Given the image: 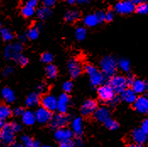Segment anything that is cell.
<instances>
[{
	"label": "cell",
	"instance_id": "obj_17",
	"mask_svg": "<svg viewBox=\"0 0 148 147\" xmlns=\"http://www.w3.org/2000/svg\"><path fill=\"white\" fill-rule=\"evenodd\" d=\"M120 94L121 100L129 104H134L137 99V94L131 88H127Z\"/></svg>",
	"mask_w": 148,
	"mask_h": 147
},
{
	"label": "cell",
	"instance_id": "obj_26",
	"mask_svg": "<svg viewBox=\"0 0 148 147\" xmlns=\"http://www.w3.org/2000/svg\"><path fill=\"white\" fill-rule=\"evenodd\" d=\"M80 18V13L76 10H69L64 15V20L69 23L75 22Z\"/></svg>",
	"mask_w": 148,
	"mask_h": 147
},
{
	"label": "cell",
	"instance_id": "obj_42",
	"mask_svg": "<svg viewBox=\"0 0 148 147\" xmlns=\"http://www.w3.org/2000/svg\"><path fill=\"white\" fill-rule=\"evenodd\" d=\"M42 2L43 6L51 9L53 6H54V4L56 3V0H42Z\"/></svg>",
	"mask_w": 148,
	"mask_h": 147
},
{
	"label": "cell",
	"instance_id": "obj_1",
	"mask_svg": "<svg viewBox=\"0 0 148 147\" xmlns=\"http://www.w3.org/2000/svg\"><path fill=\"white\" fill-rule=\"evenodd\" d=\"M101 71L104 74L105 77L112 78L114 76L117 68H118V62L115 58L111 55H107L103 58L100 62Z\"/></svg>",
	"mask_w": 148,
	"mask_h": 147
},
{
	"label": "cell",
	"instance_id": "obj_13",
	"mask_svg": "<svg viewBox=\"0 0 148 147\" xmlns=\"http://www.w3.org/2000/svg\"><path fill=\"white\" fill-rule=\"evenodd\" d=\"M134 108L137 112L148 114V96H140L134 103Z\"/></svg>",
	"mask_w": 148,
	"mask_h": 147
},
{
	"label": "cell",
	"instance_id": "obj_16",
	"mask_svg": "<svg viewBox=\"0 0 148 147\" xmlns=\"http://www.w3.org/2000/svg\"><path fill=\"white\" fill-rule=\"evenodd\" d=\"M94 117L97 121L105 123L108 119H110V112L108 108L105 106L97 107V109L94 112Z\"/></svg>",
	"mask_w": 148,
	"mask_h": 147
},
{
	"label": "cell",
	"instance_id": "obj_15",
	"mask_svg": "<svg viewBox=\"0 0 148 147\" xmlns=\"http://www.w3.org/2000/svg\"><path fill=\"white\" fill-rule=\"evenodd\" d=\"M69 101H70L69 97L66 93H64L58 96L57 105V111L58 112V113L65 114L67 112Z\"/></svg>",
	"mask_w": 148,
	"mask_h": 147
},
{
	"label": "cell",
	"instance_id": "obj_60",
	"mask_svg": "<svg viewBox=\"0 0 148 147\" xmlns=\"http://www.w3.org/2000/svg\"><path fill=\"white\" fill-rule=\"evenodd\" d=\"M1 26H2V23H1V21H0V27H1Z\"/></svg>",
	"mask_w": 148,
	"mask_h": 147
},
{
	"label": "cell",
	"instance_id": "obj_45",
	"mask_svg": "<svg viewBox=\"0 0 148 147\" xmlns=\"http://www.w3.org/2000/svg\"><path fill=\"white\" fill-rule=\"evenodd\" d=\"M58 147H75V144L72 140H68L64 142H60Z\"/></svg>",
	"mask_w": 148,
	"mask_h": 147
},
{
	"label": "cell",
	"instance_id": "obj_48",
	"mask_svg": "<svg viewBox=\"0 0 148 147\" xmlns=\"http://www.w3.org/2000/svg\"><path fill=\"white\" fill-rule=\"evenodd\" d=\"M95 14H96V15L98 18V20H99L100 22H103V21L105 20V12L97 11Z\"/></svg>",
	"mask_w": 148,
	"mask_h": 147
},
{
	"label": "cell",
	"instance_id": "obj_44",
	"mask_svg": "<svg viewBox=\"0 0 148 147\" xmlns=\"http://www.w3.org/2000/svg\"><path fill=\"white\" fill-rule=\"evenodd\" d=\"M140 129L147 135H148V119H145L140 126Z\"/></svg>",
	"mask_w": 148,
	"mask_h": 147
},
{
	"label": "cell",
	"instance_id": "obj_47",
	"mask_svg": "<svg viewBox=\"0 0 148 147\" xmlns=\"http://www.w3.org/2000/svg\"><path fill=\"white\" fill-rule=\"evenodd\" d=\"M38 4V0H27L25 3V5L32 7V8H36Z\"/></svg>",
	"mask_w": 148,
	"mask_h": 147
},
{
	"label": "cell",
	"instance_id": "obj_52",
	"mask_svg": "<svg viewBox=\"0 0 148 147\" xmlns=\"http://www.w3.org/2000/svg\"><path fill=\"white\" fill-rule=\"evenodd\" d=\"M130 1H131L134 4H136V5H138V4H140V3H144V2H147V0H130Z\"/></svg>",
	"mask_w": 148,
	"mask_h": 147
},
{
	"label": "cell",
	"instance_id": "obj_59",
	"mask_svg": "<svg viewBox=\"0 0 148 147\" xmlns=\"http://www.w3.org/2000/svg\"><path fill=\"white\" fill-rule=\"evenodd\" d=\"M40 147H53V146H41Z\"/></svg>",
	"mask_w": 148,
	"mask_h": 147
},
{
	"label": "cell",
	"instance_id": "obj_56",
	"mask_svg": "<svg viewBox=\"0 0 148 147\" xmlns=\"http://www.w3.org/2000/svg\"><path fill=\"white\" fill-rule=\"evenodd\" d=\"M12 147H25L22 144H14L12 145Z\"/></svg>",
	"mask_w": 148,
	"mask_h": 147
},
{
	"label": "cell",
	"instance_id": "obj_58",
	"mask_svg": "<svg viewBox=\"0 0 148 147\" xmlns=\"http://www.w3.org/2000/svg\"><path fill=\"white\" fill-rule=\"evenodd\" d=\"M4 124H5V123H4V121H2V120H0V129H1V128H2L4 126Z\"/></svg>",
	"mask_w": 148,
	"mask_h": 147
},
{
	"label": "cell",
	"instance_id": "obj_38",
	"mask_svg": "<svg viewBox=\"0 0 148 147\" xmlns=\"http://www.w3.org/2000/svg\"><path fill=\"white\" fill-rule=\"evenodd\" d=\"M14 60L16 61V63H17L18 65H20V66H21V67L25 66V65L28 63V59H27L25 56L22 55H19V56L17 57V58Z\"/></svg>",
	"mask_w": 148,
	"mask_h": 147
},
{
	"label": "cell",
	"instance_id": "obj_12",
	"mask_svg": "<svg viewBox=\"0 0 148 147\" xmlns=\"http://www.w3.org/2000/svg\"><path fill=\"white\" fill-rule=\"evenodd\" d=\"M68 71L72 78H76L82 72V67L80 61L76 59H71L68 62Z\"/></svg>",
	"mask_w": 148,
	"mask_h": 147
},
{
	"label": "cell",
	"instance_id": "obj_36",
	"mask_svg": "<svg viewBox=\"0 0 148 147\" xmlns=\"http://www.w3.org/2000/svg\"><path fill=\"white\" fill-rule=\"evenodd\" d=\"M53 56L51 53H48V52H45L41 56V60L43 63H45L47 65L48 64H51V62L53 61Z\"/></svg>",
	"mask_w": 148,
	"mask_h": 147
},
{
	"label": "cell",
	"instance_id": "obj_2",
	"mask_svg": "<svg viewBox=\"0 0 148 147\" xmlns=\"http://www.w3.org/2000/svg\"><path fill=\"white\" fill-rule=\"evenodd\" d=\"M85 71L88 74L90 83L93 87H98L103 85L106 77L102 71H100L97 68L92 65H86L85 67Z\"/></svg>",
	"mask_w": 148,
	"mask_h": 147
},
{
	"label": "cell",
	"instance_id": "obj_37",
	"mask_svg": "<svg viewBox=\"0 0 148 147\" xmlns=\"http://www.w3.org/2000/svg\"><path fill=\"white\" fill-rule=\"evenodd\" d=\"M105 126L108 128V129H110V130H116L118 128H119V123L116 122V121H114L113 119H108L105 123Z\"/></svg>",
	"mask_w": 148,
	"mask_h": 147
},
{
	"label": "cell",
	"instance_id": "obj_33",
	"mask_svg": "<svg viewBox=\"0 0 148 147\" xmlns=\"http://www.w3.org/2000/svg\"><path fill=\"white\" fill-rule=\"evenodd\" d=\"M86 29L83 26H80L75 30V37L79 40V41H82L86 38Z\"/></svg>",
	"mask_w": 148,
	"mask_h": 147
},
{
	"label": "cell",
	"instance_id": "obj_8",
	"mask_svg": "<svg viewBox=\"0 0 148 147\" xmlns=\"http://www.w3.org/2000/svg\"><path fill=\"white\" fill-rule=\"evenodd\" d=\"M42 106L47 109L50 112H54L57 110L58 105V98H56L53 94H45L41 99Z\"/></svg>",
	"mask_w": 148,
	"mask_h": 147
},
{
	"label": "cell",
	"instance_id": "obj_18",
	"mask_svg": "<svg viewBox=\"0 0 148 147\" xmlns=\"http://www.w3.org/2000/svg\"><path fill=\"white\" fill-rule=\"evenodd\" d=\"M131 139L135 142V144L143 145L147 140V135L140 128H136L131 134Z\"/></svg>",
	"mask_w": 148,
	"mask_h": 147
},
{
	"label": "cell",
	"instance_id": "obj_43",
	"mask_svg": "<svg viewBox=\"0 0 148 147\" xmlns=\"http://www.w3.org/2000/svg\"><path fill=\"white\" fill-rule=\"evenodd\" d=\"M13 71H14V68L10 67V66H8V67H6L3 69V75L4 76V77H6V76H10V75H11L12 73H13Z\"/></svg>",
	"mask_w": 148,
	"mask_h": 147
},
{
	"label": "cell",
	"instance_id": "obj_4",
	"mask_svg": "<svg viewBox=\"0 0 148 147\" xmlns=\"http://www.w3.org/2000/svg\"><path fill=\"white\" fill-rule=\"evenodd\" d=\"M112 89H114L115 93L117 94H121L124 90H125L128 88V80L127 78L121 76V75H114L113 76L110 80H109V83H108Z\"/></svg>",
	"mask_w": 148,
	"mask_h": 147
},
{
	"label": "cell",
	"instance_id": "obj_27",
	"mask_svg": "<svg viewBox=\"0 0 148 147\" xmlns=\"http://www.w3.org/2000/svg\"><path fill=\"white\" fill-rule=\"evenodd\" d=\"M12 114V111L7 105H0V120L5 121Z\"/></svg>",
	"mask_w": 148,
	"mask_h": 147
},
{
	"label": "cell",
	"instance_id": "obj_14",
	"mask_svg": "<svg viewBox=\"0 0 148 147\" xmlns=\"http://www.w3.org/2000/svg\"><path fill=\"white\" fill-rule=\"evenodd\" d=\"M97 109V103L94 100H87L82 104L80 107V113L83 116H90Z\"/></svg>",
	"mask_w": 148,
	"mask_h": 147
},
{
	"label": "cell",
	"instance_id": "obj_53",
	"mask_svg": "<svg viewBox=\"0 0 148 147\" xmlns=\"http://www.w3.org/2000/svg\"><path fill=\"white\" fill-rule=\"evenodd\" d=\"M118 102H119V99H118V98H117V97L115 96L114 99H113V100H112L111 101L109 102V103H110V104H111L112 105H116V104H117Z\"/></svg>",
	"mask_w": 148,
	"mask_h": 147
},
{
	"label": "cell",
	"instance_id": "obj_57",
	"mask_svg": "<svg viewBox=\"0 0 148 147\" xmlns=\"http://www.w3.org/2000/svg\"><path fill=\"white\" fill-rule=\"evenodd\" d=\"M66 1L68 2V3H69V4H73V3L77 2V0H66Z\"/></svg>",
	"mask_w": 148,
	"mask_h": 147
},
{
	"label": "cell",
	"instance_id": "obj_10",
	"mask_svg": "<svg viewBox=\"0 0 148 147\" xmlns=\"http://www.w3.org/2000/svg\"><path fill=\"white\" fill-rule=\"evenodd\" d=\"M35 116H36V121L38 122L39 123H47L51 121L52 119V112L48 111L44 107H40L37 108L36 112H35Z\"/></svg>",
	"mask_w": 148,
	"mask_h": 147
},
{
	"label": "cell",
	"instance_id": "obj_21",
	"mask_svg": "<svg viewBox=\"0 0 148 147\" xmlns=\"http://www.w3.org/2000/svg\"><path fill=\"white\" fill-rule=\"evenodd\" d=\"M21 118H22V123L26 126H32L36 122L35 113L30 110L25 111L23 115L21 116Z\"/></svg>",
	"mask_w": 148,
	"mask_h": 147
},
{
	"label": "cell",
	"instance_id": "obj_41",
	"mask_svg": "<svg viewBox=\"0 0 148 147\" xmlns=\"http://www.w3.org/2000/svg\"><path fill=\"white\" fill-rule=\"evenodd\" d=\"M10 124L11 126L12 129L14 131V133H18V132L21 131V125L19 123H17V122H12Z\"/></svg>",
	"mask_w": 148,
	"mask_h": 147
},
{
	"label": "cell",
	"instance_id": "obj_3",
	"mask_svg": "<svg viewBox=\"0 0 148 147\" xmlns=\"http://www.w3.org/2000/svg\"><path fill=\"white\" fill-rule=\"evenodd\" d=\"M0 140L2 144L5 146H10L14 144L15 133L12 129L10 123L4 124V126L0 129Z\"/></svg>",
	"mask_w": 148,
	"mask_h": 147
},
{
	"label": "cell",
	"instance_id": "obj_50",
	"mask_svg": "<svg viewBox=\"0 0 148 147\" xmlns=\"http://www.w3.org/2000/svg\"><path fill=\"white\" fill-rule=\"evenodd\" d=\"M27 35L26 33H21L20 34L19 36H18V39L20 40V42L21 43H24V42H25L26 40H27Z\"/></svg>",
	"mask_w": 148,
	"mask_h": 147
},
{
	"label": "cell",
	"instance_id": "obj_34",
	"mask_svg": "<svg viewBox=\"0 0 148 147\" xmlns=\"http://www.w3.org/2000/svg\"><path fill=\"white\" fill-rule=\"evenodd\" d=\"M136 11L138 14H140V15H147V14H148L147 2H144V3H141L136 5Z\"/></svg>",
	"mask_w": 148,
	"mask_h": 147
},
{
	"label": "cell",
	"instance_id": "obj_24",
	"mask_svg": "<svg viewBox=\"0 0 148 147\" xmlns=\"http://www.w3.org/2000/svg\"><path fill=\"white\" fill-rule=\"evenodd\" d=\"M83 22L85 24V26H88V27H93V26H96L97 24L101 23L99 21L98 18L97 17L96 14H91V15H87L84 20H83Z\"/></svg>",
	"mask_w": 148,
	"mask_h": 147
},
{
	"label": "cell",
	"instance_id": "obj_20",
	"mask_svg": "<svg viewBox=\"0 0 148 147\" xmlns=\"http://www.w3.org/2000/svg\"><path fill=\"white\" fill-rule=\"evenodd\" d=\"M71 130L74 135L81 136L83 134V120L81 117H75L71 123Z\"/></svg>",
	"mask_w": 148,
	"mask_h": 147
},
{
	"label": "cell",
	"instance_id": "obj_39",
	"mask_svg": "<svg viewBox=\"0 0 148 147\" xmlns=\"http://www.w3.org/2000/svg\"><path fill=\"white\" fill-rule=\"evenodd\" d=\"M62 88H63V90L64 91V93L68 94L73 89V83L70 81H66L65 83H64Z\"/></svg>",
	"mask_w": 148,
	"mask_h": 147
},
{
	"label": "cell",
	"instance_id": "obj_54",
	"mask_svg": "<svg viewBox=\"0 0 148 147\" xmlns=\"http://www.w3.org/2000/svg\"><path fill=\"white\" fill-rule=\"evenodd\" d=\"M126 147H143V145H139V144H130Z\"/></svg>",
	"mask_w": 148,
	"mask_h": 147
},
{
	"label": "cell",
	"instance_id": "obj_23",
	"mask_svg": "<svg viewBox=\"0 0 148 147\" xmlns=\"http://www.w3.org/2000/svg\"><path fill=\"white\" fill-rule=\"evenodd\" d=\"M2 98L7 103H13L15 101V94L10 88L5 87L1 91Z\"/></svg>",
	"mask_w": 148,
	"mask_h": 147
},
{
	"label": "cell",
	"instance_id": "obj_7",
	"mask_svg": "<svg viewBox=\"0 0 148 147\" xmlns=\"http://www.w3.org/2000/svg\"><path fill=\"white\" fill-rule=\"evenodd\" d=\"M97 94L100 100L103 102H110L115 97V92L109 84H103L99 86Z\"/></svg>",
	"mask_w": 148,
	"mask_h": 147
},
{
	"label": "cell",
	"instance_id": "obj_29",
	"mask_svg": "<svg viewBox=\"0 0 148 147\" xmlns=\"http://www.w3.org/2000/svg\"><path fill=\"white\" fill-rule=\"evenodd\" d=\"M118 67L124 72H129L130 70V62L129 60L122 58L118 61Z\"/></svg>",
	"mask_w": 148,
	"mask_h": 147
},
{
	"label": "cell",
	"instance_id": "obj_22",
	"mask_svg": "<svg viewBox=\"0 0 148 147\" xmlns=\"http://www.w3.org/2000/svg\"><path fill=\"white\" fill-rule=\"evenodd\" d=\"M41 101L38 93H31L25 99V105L27 107H35Z\"/></svg>",
	"mask_w": 148,
	"mask_h": 147
},
{
	"label": "cell",
	"instance_id": "obj_31",
	"mask_svg": "<svg viewBox=\"0 0 148 147\" xmlns=\"http://www.w3.org/2000/svg\"><path fill=\"white\" fill-rule=\"evenodd\" d=\"M0 35H1L2 39L5 42H10L14 38L13 33L7 28H3L0 32Z\"/></svg>",
	"mask_w": 148,
	"mask_h": 147
},
{
	"label": "cell",
	"instance_id": "obj_51",
	"mask_svg": "<svg viewBox=\"0 0 148 147\" xmlns=\"http://www.w3.org/2000/svg\"><path fill=\"white\" fill-rule=\"evenodd\" d=\"M46 89V86L44 83H41V84H39L38 85V87H37V90L39 93H42V92H43V91L45 90Z\"/></svg>",
	"mask_w": 148,
	"mask_h": 147
},
{
	"label": "cell",
	"instance_id": "obj_6",
	"mask_svg": "<svg viewBox=\"0 0 148 147\" xmlns=\"http://www.w3.org/2000/svg\"><path fill=\"white\" fill-rule=\"evenodd\" d=\"M136 5L134 4L130 0H120L114 6L115 11L120 15L131 14L134 11H136Z\"/></svg>",
	"mask_w": 148,
	"mask_h": 147
},
{
	"label": "cell",
	"instance_id": "obj_55",
	"mask_svg": "<svg viewBox=\"0 0 148 147\" xmlns=\"http://www.w3.org/2000/svg\"><path fill=\"white\" fill-rule=\"evenodd\" d=\"M89 1L90 0H77V2L80 3H88Z\"/></svg>",
	"mask_w": 148,
	"mask_h": 147
},
{
	"label": "cell",
	"instance_id": "obj_11",
	"mask_svg": "<svg viewBox=\"0 0 148 147\" xmlns=\"http://www.w3.org/2000/svg\"><path fill=\"white\" fill-rule=\"evenodd\" d=\"M73 136H74V133L72 132V130L65 128V127L58 128V129H56L55 133H54V138L59 143L71 140Z\"/></svg>",
	"mask_w": 148,
	"mask_h": 147
},
{
	"label": "cell",
	"instance_id": "obj_19",
	"mask_svg": "<svg viewBox=\"0 0 148 147\" xmlns=\"http://www.w3.org/2000/svg\"><path fill=\"white\" fill-rule=\"evenodd\" d=\"M131 89L136 94H143L148 90V83L145 80L135 78L131 84Z\"/></svg>",
	"mask_w": 148,
	"mask_h": 147
},
{
	"label": "cell",
	"instance_id": "obj_32",
	"mask_svg": "<svg viewBox=\"0 0 148 147\" xmlns=\"http://www.w3.org/2000/svg\"><path fill=\"white\" fill-rule=\"evenodd\" d=\"M35 13H36V11H35L34 8L27 6V5H25L21 9V15L24 17H25V18L32 17V15H34Z\"/></svg>",
	"mask_w": 148,
	"mask_h": 147
},
{
	"label": "cell",
	"instance_id": "obj_49",
	"mask_svg": "<svg viewBox=\"0 0 148 147\" xmlns=\"http://www.w3.org/2000/svg\"><path fill=\"white\" fill-rule=\"evenodd\" d=\"M74 144H75V146H77V147L82 146V145H83V140H82V139H81V137H80V136H76V139H75V140Z\"/></svg>",
	"mask_w": 148,
	"mask_h": 147
},
{
	"label": "cell",
	"instance_id": "obj_5",
	"mask_svg": "<svg viewBox=\"0 0 148 147\" xmlns=\"http://www.w3.org/2000/svg\"><path fill=\"white\" fill-rule=\"evenodd\" d=\"M23 47L21 43H13L5 47L3 55L7 60H15L21 55Z\"/></svg>",
	"mask_w": 148,
	"mask_h": 147
},
{
	"label": "cell",
	"instance_id": "obj_46",
	"mask_svg": "<svg viewBox=\"0 0 148 147\" xmlns=\"http://www.w3.org/2000/svg\"><path fill=\"white\" fill-rule=\"evenodd\" d=\"M24 110H23V108L21 107H16V108H14V112H13V113L14 116H21L24 113Z\"/></svg>",
	"mask_w": 148,
	"mask_h": 147
},
{
	"label": "cell",
	"instance_id": "obj_35",
	"mask_svg": "<svg viewBox=\"0 0 148 147\" xmlns=\"http://www.w3.org/2000/svg\"><path fill=\"white\" fill-rule=\"evenodd\" d=\"M21 144L25 147H32L34 143L32 138H31L29 135H22L21 138Z\"/></svg>",
	"mask_w": 148,
	"mask_h": 147
},
{
	"label": "cell",
	"instance_id": "obj_30",
	"mask_svg": "<svg viewBox=\"0 0 148 147\" xmlns=\"http://www.w3.org/2000/svg\"><path fill=\"white\" fill-rule=\"evenodd\" d=\"M39 33H40V30L36 27V26H33V27H31L27 33V37L31 40H36L38 37H39Z\"/></svg>",
	"mask_w": 148,
	"mask_h": 147
},
{
	"label": "cell",
	"instance_id": "obj_40",
	"mask_svg": "<svg viewBox=\"0 0 148 147\" xmlns=\"http://www.w3.org/2000/svg\"><path fill=\"white\" fill-rule=\"evenodd\" d=\"M114 18V13L112 10H108V11L105 12V20L106 21H112Z\"/></svg>",
	"mask_w": 148,
	"mask_h": 147
},
{
	"label": "cell",
	"instance_id": "obj_28",
	"mask_svg": "<svg viewBox=\"0 0 148 147\" xmlns=\"http://www.w3.org/2000/svg\"><path fill=\"white\" fill-rule=\"evenodd\" d=\"M45 72L47 77L50 79H53L57 77L58 75V69L54 65L48 64L47 65L45 69Z\"/></svg>",
	"mask_w": 148,
	"mask_h": 147
},
{
	"label": "cell",
	"instance_id": "obj_25",
	"mask_svg": "<svg viewBox=\"0 0 148 147\" xmlns=\"http://www.w3.org/2000/svg\"><path fill=\"white\" fill-rule=\"evenodd\" d=\"M36 14L37 17H38L40 20L43 21V20H47V18H49V17L51 16L52 11H51L50 8H47V7L43 6V7L39 8V9L36 10Z\"/></svg>",
	"mask_w": 148,
	"mask_h": 147
},
{
	"label": "cell",
	"instance_id": "obj_9",
	"mask_svg": "<svg viewBox=\"0 0 148 147\" xmlns=\"http://www.w3.org/2000/svg\"><path fill=\"white\" fill-rule=\"evenodd\" d=\"M69 116L66 114L58 113L53 115L52 116V119L50 121V124L53 128H64L69 123Z\"/></svg>",
	"mask_w": 148,
	"mask_h": 147
}]
</instances>
